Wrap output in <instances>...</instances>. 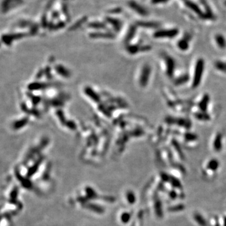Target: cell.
I'll use <instances>...</instances> for the list:
<instances>
[{
  "label": "cell",
  "instance_id": "9c48e42d",
  "mask_svg": "<svg viewBox=\"0 0 226 226\" xmlns=\"http://www.w3.org/2000/svg\"><path fill=\"white\" fill-rule=\"evenodd\" d=\"M213 67L219 73L226 74V60H216L213 63Z\"/></svg>",
  "mask_w": 226,
  "mask_h": 226
},
{
  "label": "cell",
  "instance_id": "8fae6325",
  "mask_svg": "<svg viewBox=\"0 0 226 226\" xmlns=\"http://www.w3.org/2000/svg\"><path fill=\"white\" fill-rule=\"evenodd\" d=\"M174 84L176 86H180V85H183L186 83V82H190V75L187 74H183L179 76L178 77L173 79Z\"/></svg>",
  "mask_w": 226,
  "mask_h": 226
},
{
  "label": "cell",
  "instance_id": "277c9868",
  "mask_svg": "<svg viewBox=\"0 0 226 226\" xmlns=\"http://www.w3.org/2000/svg\"><path fill=\"white\" fill-rule=\"evenodd\" d=\"M179 30L176 28H168L157 29L153 34V37L157 40H170L176 37Z\"/></svg>",
  "mask_w": 226,
  "mask_h": 226
},
{
  "label": "cell",
  "instance_id": "6da1fadb",
  "mask_svg": "<svg viewBox=\"0 0 226 226\" xmlns=\"http://www.w3.org/2000/svg\"><path fill=\"white\" fill-rule=\"evenodd\" d=\"M205 63L203 58H197L193 65L192 73L190 75V85L192 89H195L200 86L202 82L205 73Z\"/></svg>",
  "mask_w": 226,
  "mask_h": 226
},
{
  "label": "cell",
  "instance_id": "ba28073f",
  "mask_svg": "<svg viewBox=\"0 0 226 226\" xmlns=\"http://www.w3.org/2000/svg\"><path fill=\"white\" fill-rule=\"evenodd\" d=\"M223 133L220 132H217L216 133L213 139V146L216 150H217V151H219V150H220V148H222V146H223Z\"/></svg>",
  "mask_w": 226,
  "mask_h": 226
},
{
  "label": "cell",
  "instance_id": "7c38bea8",
  "mask_svg": "<svg viewBox=\"0 0 226 226\" xmlns=\"http://www.w3.org/2000/svg\"><path fill=\"white\" fill-rule=\"evenodd\" d=\"M224 6L226 7V0H224Z\"/></svg>",
  "mask_w": 226,
  "mask_h": 226
},
{
  "label": "cell",
  "instance_id": "52a82bcc",
  "mask_svg": "<svg viewBox=\"0 0 226 226\" xmlns=\"http://www.w3.org/2000/svg\"><path fill=\"white\" fill-rule=\"evenodd\" d=\"M212 42L218 49L225 50L226 48V37L223 33H215L212 37Z\"/></svg>",
  "mask_w": 226,
  "mask_h": 226
},
{
  "label": "cell",
  "instance_id": "5b68a950",
  "mask_svg": "<svg viewBox=\"0 0 226 226\" xmlns=\"http://www.w3.org/2000/svg\"><path fill=\"white\" fill-rule=\"evenodd\" d=\"M192 35L185 33L182 37L179 38L176 43V48L180 52H186L188 51L190 48L192 42Z\"/></svg>",
  "mask_w": 226,
  "mask_h": 226
},
{
  "label": "cell",
  "instance_id": "30bf717a",
  "mask_svg": "<svg viewBox=\"0 0 226 226\" xmlns=\"http://www.w3.org/2000/svg\"><path fill=\"white\" fill-rule=\"evenodd\" d=\"M151 68L149 65H146L143 68V76L141 80H142L143 86L145 87L149 82V79L150 77V75L151 74Z\"/></svg>",
  "mask_w": 226,
  "mask_h": 226
},
{
  "label": "cell",
  "instance_id": "8992f818",
  "mask_svg": "<svg viewBox=\"0 0 226 226\" xmlns=\"http://www.w3.org/2000/svg\"><path fill=\"white\" fill-rule=\"evenodd\" d=\"M127 6L129 10H131L133 12H134L136 14L140 15V16H146L148 14L146 9H145L142 5H140L138 2L133 1V0H130V1H128Z\"/></svg>",
  "mask_w": 226,
  "mask_h": 226
},
{
  "label": "cell",
  "instance_id": "3957f363",
  "mask_svg": "<svg viewBox=\"0 0 226 226\" xmlns=\"http://www.w3.org/2000/svg\"><path fill=\"white\" fill-rule=\"evenodd\" d=\"M27 0H1V10L3 15H10L21 10Z\"/></svg>",
  "mask_w": 226,
  "mask_h": 226
},
{
  "label": "cell",
  "instance_id": "7a4b0ae2",
  "mask_svg": "<svg viewBox=\"0 0 226 226\" xmlns=\"http://www.w3.org/2000/svg\"><path fill=\"white\" fill-rule=\"evenodd\" d=\"M160 62L161 68L167 77L170 79L174 78L176 66L175 59L170 54L163 52L160 55Z\"/></svg>",
  "mask_w": 226,
  "mask_h": 226
}]
</instances>
